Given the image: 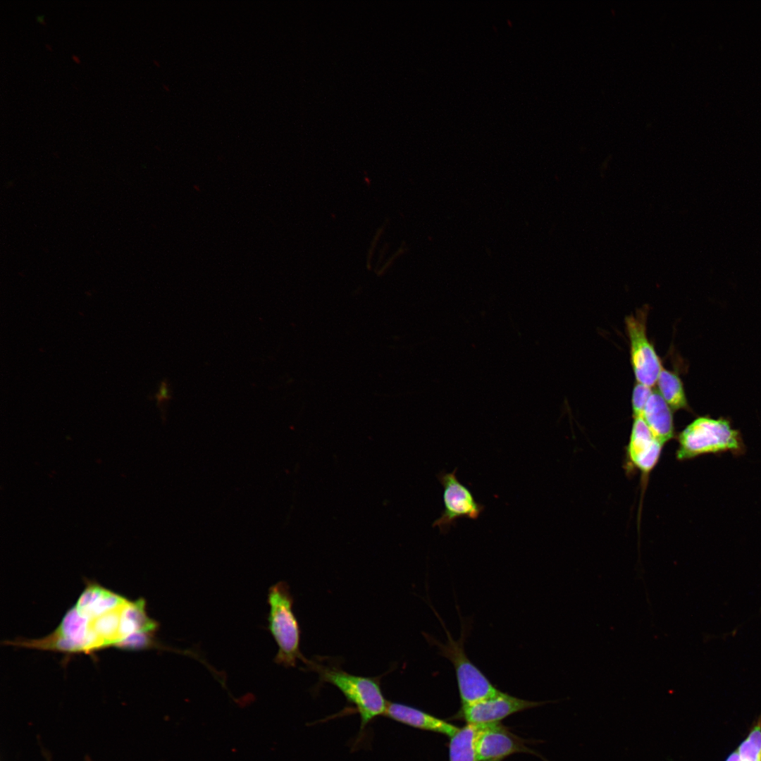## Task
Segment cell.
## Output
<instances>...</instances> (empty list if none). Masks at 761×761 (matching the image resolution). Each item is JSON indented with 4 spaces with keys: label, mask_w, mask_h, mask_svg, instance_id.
Here are the masks:
<instances>
[{
    "label": "cell",
    "mask_w": 761,
    "mask_h": 761,
    "mask_svg": "<svg viewBox=\"0 0 761 761\" xmlns=\"http://www.w3.org/2000/svg\"><path fill=\"white\" fill-rule=\"evenodd\" d=\"M49 636L25 640L26 648L67 654H89L111 646L132 650L147 634H155L159 623L150 618L144 598L130 600L93 581Z\"/></svg>",
    "instance_id": "obj_1"
},
{
    "label": "cell",
    "mask_w": 761,
    "mask_h": 761,
    "mask_svg": "<svg viewBox=\"0 0 761 761\" xmlns=\"http://www.w3.org/2000/svg\"><path fill=\"white\" fill-rule=\"evenodd\" d=\"M305 664L318 674L320 682L335 686L355 705L361 729L375 717L385 715L388 702L384 698L378 678L354 675L338 664L320 660H307Z\"/></svg>",
    "instance_id": "obj_2"
},
{
    "label": "cell",
    "mask_w": 761,
    "mask_h": 761,
    "mask_svg": "<svg viewBox=\"0 0 761 761\" xmlns=\"http://www.w3.org/2000/svg\"><path fill=\"white\" fill-rule=\"evenodd\" d=\"M678 441L676 458L681 461L702 454L727 452L739 456L745 451L740 431L733 428L730 421L722 417L696 418L679 433Z\"/></svg>",
    "instance_id": "obj_3"
},
{
    "label": "cell",
    "mask_w": 761,
    "mask_h": 761,
    "mask_svg": "<svg viewBox=\"0 0 761 761\" xmlns=\"http://www.w3.org/2000/svg\"><path fill=\"white\" fill-rule=\"evenodd\" d=\"M267 602L269 605L268 629L278 645L274 662L285 667H295L297 660L305 664L308 659L300 650L301 630L293 610L294 599L287 583L279 581L271 586Z\"/></svg>",
    "instance_id": "obj_4"
},
{
    "label": "cell",
    "mask_w": 761,
    "mask_h": 761,
    "mask_svg": "<svg viewBox=\"0 0 761 761\" xmlns=\"http://www.w3.org/2000/svg\"><path fill=\"white\" fill-rule=\"evenodd\" d=\"M440 621L442 622V619H440ZM443 625L445 628L443 624ZM462 629V635L457 641L453 639L446 628H445V631L447 636V640L445 643L430 638L438 648L440 655L447 658L452 664L455 671L462 705H466L492 696L500 691L469 659L464 650L466 631L464 625Z\"/></svg>",
    "instance_id": "obj_5"
},
{
    "label": "cell",
    "mask_w": 761,
    "mask_h": 761,
    "mask_svg": "<svg viewBox=\"0 0 761 761\" xmlns=\"http://www.w3.org/2000/svg\"><path fill=\"white\" fill-rule=\"evenodd\" d=\"M648 310H637L626 317L631 363L637 383L652 388L662 369V363L646 333Z\"/></svg>",
    "instance_id": "obj_6"
},
{
    "label": "cell",
    "mask_w": 761,
    "mask_h": 761,
    "mask_svg": "<svg viewBox=\"0 0 761 761\" xmlns=\"http://www.w3.org/2000/svg\"><path fill=\"white\" fill-rule=\"evenodd\" d=\"M457 469L451 473L441 472L438 480L443 487L444 510L433 526L441 533H447L460 517L477 519L484 506L476 501L471 492L459 482L456 476Z\"/></svg>",
    "instance_id": "obj_7"
},
{
    "label": "cell",
    "mask_w": 761,
    "mask_h": 761,
    "mask_svg": "<svg viewBox=\"0 0 761 761\" xmlns=\"http://www.w3.org/2000/svg\"><path fill=\"white\" fill-rule=\"evenodd\" d=\"M544 703L545 702L519 698L500 691L496 694L476 703L462 705L461 714L467 723H496L512 714Z\"/></svg>",
    "instance_id": "obj_8"
},
{
    "label": "cell",
    "mask_w": 761,
    "mask_h": 761,
    "mask_svg": "<svg viewBox=\"0 0 761 761\" xmlns=\"http://www.w3.org/2000/svg\"><path fill=\"white\" fill-rule=\"evenodd\" d=\"M530 752L500 722L488 724L480 734L476 745L478 761L502 760L516 753Z\"/></svg>",
    "instance_id": "obj_9"
},
{
    "label": "cell",
    "mask_w": 761,
    "mask_h": 761,
    "mask_svg": "<svg viewBox=\"0 0 761 761\" xmlns=\"http://www.w3.org/2000/svg\"><path fill=\"white\" fill-rule=\"evenodd\" d=\"M663 445L643 418H634L627 456L636 468L643 474H648L659 461Z\"/></svg>",
    "instance_id": "obj_10"
},
{
    "label": "cell",
    "mask_w": 761,
    "mask_h": 761,
    "mask_svg": "<svg viewBox=\"0 0 761 761\" xmlns=\"http://www.w3.org/2000/svg\"><path fill=\"white\" fill-rule=\"evenodd\" d=\"M385 715L412 727L450 737L459 728L418 708L399 703L388 702Z\"/></svg>",
    "instance_id": "obj_11"
},
{
    "label": "cell",
    "mask_w": 761,
    "mask_h": 761,
    "mask_svg": "<svg viewBox=\"0 0 761 761\" xmlns=\"http://www.w3.org/2000/svg\"><path fill=\"white\" fill-rule=\"evenodd\" d=\"M652 434L664 445L674 435L672 409L657 391L650 396L643 417Z\"/></svg>",
    "instance_id": "obj_12"
},
{
    "label": "cell",
    "mask_w": 761,
    "mask_h": 761,
    "mask_svg": "<svg viewBox=\"0 0 761 761\" xmlns=\"http://www.w3.org/2000/svg\"><path fill=\"white\" fill-rule=\"evenodd\" d=\"M488 724L467 723L450 736L449 761H478V736Z\"/></svg>",
    "instance_id": "obj_13"
},
{
    "label": "cell",
    "mask_w": 761,
    "mask_h": 761,
    "mask_svg": "<svg viewBox=\"0 0 761 761\" xmlns=\"http://www.w3.org/2000/svg\"><path fill=\"white\" fill-rule=\"evenodd\" d=\"M657 384L658 392L672 410L689 409L683 383L675 372L662 368Z\"/></svg>",
    "instance_id": "obj_14"
},
{
    "label": "cell",
    "mask_w": 761,
    "mask_h": 761,
    "mask_svg": "<svg viewBox=\"0 0 761 761\" xmlns=\"http://www.w3.org/2000/svg\"><path fill=\"white\" fill-rule=\"evenodd\" d=\"M726 761H761V716L745 739Z\"/></svg>",
    "instance_id": "obj_15"
},
{
    "label": "cell",
    "mask_w": 761,
    "mask_h": 761,
    "mask_svg": "<svg viewBox=\"0 0 761 761\" xmlns=\"http://www.w3.org/2000/svg\"><path fill=\"white\" fill-rule=\"evenodd\" d=\"M652 388L636 383L632 392L631 404L634 418H642L645 404L652 393Z\"/></svg>",
    "instance_id": "obj_16"
},
{
    "label": "cell",
    "mask_w": 761,
    "mask_h": 761,
    "mask_svg": "<svg viewBox=\"0 0 761 761\" xmlns=\"http://www.w3.org/2000/svg\"><path fill=\"white\" fill-rule=\"evenodd\" d=\"M171 397L169 383L164 379L160 383L159 390L154 394V398L156 400L158 407L162 410L165 403L168 402Z\"/></svg>",
    "instance_id": "obj_17"
},
{
    "label": "cell",
    "mask_w": 761,
    "mask_h": 761,
    "mask_svg": "<svg viewBox=\"0 0 761 761\" xmlns=\"http://www.w3.org/2000/svg\"><path fill=\"white\" fill-rule=\"evenodd\" d=\"M44 18H45L44 15H37L35 17V19L37 20V22L40 23L41 24H42L44 25H46L47 23H46V21L44 20Z\"/></svg>",
    "instance_id": "obj_18"
},
{
    "label": "cell",
    "mask_w": 761,
    "mask_h": 761,
    "mask_svg": "<svg viewBox=\"0 0 761 761\" xmlns=\"http://www.w3.org/2000/svg\"><path fill=\"white\" fill-rule=\"evenodd\" d=\"M72 58H73V60H74V61H75L76 63H80V58H79V57H78V56H76L75 54H72Z\"/></svg>",
    "instance_id": "obj_19"
},
{
    "label": "cell",
    "mask_w": 761,
    "mask_h": 761,
    "mask_svg": "<svg viewBox=\"0 0 761 761\" xmlns=\"http://www.w3.org/2000/svg\"><path fill=\"white\" fill-rule=\"evenodd\" d=\"M45 46H46V47H47V49H48L49 50H51V51H52V50H53V49H52V47H51V45H49V44H45Z\"/></svg>",
    "instance_id": "obj_20"
}]
</instances>
